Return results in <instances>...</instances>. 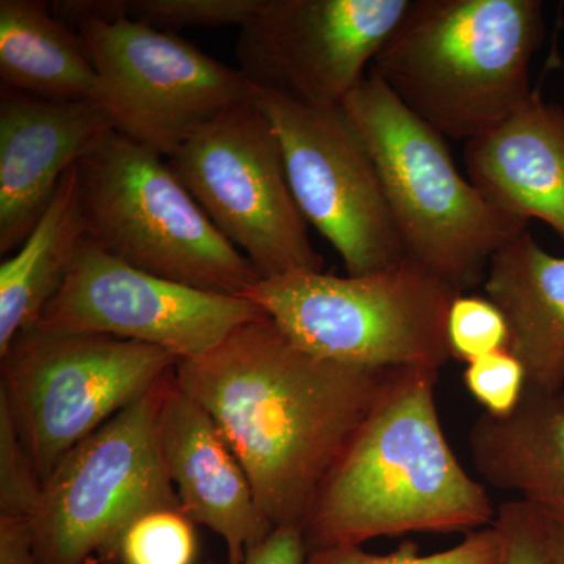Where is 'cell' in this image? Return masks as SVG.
Returning a JSON list of instances; mask_svg holds the SVG:
<instances>
[{"label": "cell", "instance_id": "cell-1", "mask_svg": "<svg viewBox=\"0 0 564 564\" xmlns=\"http://www.w3.org/2000/svg\"><path fill=\"white\" fill-rule=\"evenodd\" d=\"M395 370L318 358L265 317L177 362L174 378L220 426L263 518L304 532L322 485Z\"/></svg>", "mask_w": 564, "mask_h": 564}, {"label": "cell", "instance_id": "cell-2", "mask_svg": "<svg viewBox=\"0 0 564 564\" xmlns=\"http://www.w3.org/2000/svg\"><path fill=\"white\" fill-rule=\"evenodd\" d=\"M437 373H392L318 491L304 525L307 551L492 525L497 508L458 462L441 425Z\"/></svg>", "mask_w": 564, "mask_h": 564}, {"label": "cell", "instance_id": "cell-3", "mask_svg": "<svg viewBox=\"0 0 564 564\" xmlns=\"http://www.w3.org/2000/svg\"><path fill=\"white\" fill-rule=\"evenodd\" d=\"M544 36L540 0H413L370 70L444 139L467 143L532 99Z\"/></svg>", "mask_w": 564, "mask_h": 564}, {"label": "cell", "instance_id": "cell-4", "mask_svg": "<svg viewBox=\"0 0 564 564\" xmlns=\"http://www.w3.org/2000/svg\"><path fill=\"white\" fill-rule=\"evenodd\" d=\"M380 177L406 258L466 293L529 223L500 210L456 169L447 139L370 70L343 106Z\"/></svg>", "mask_w": 564, "mask_h": 564}, {"label": "cell", "instance_id": "cell-5", "mask_svg": "<svg viewBox=\"0 0 564 564\" xmlns=\"http://www.w3.org/2000/svg\"><path fill=\"white\" fill-rule=\"evenodd\" d=\"M459 293L406 258L359 276L267 278L245 299L318 358L362 369L440 372L452 359L447 315Z\"/></svg>", "mask_w": 564, "mask_h": 564}, {"label": "cell", "instance_id": "cell-6", "mask_svg": "<svg viewBox=\"0 0 564 564\" xmlns=\"http://www.w3.org/2000/svg\"><path fill=\"white\" fill-rule=\"evenodd\" d=\"M76 172L87 237L115 258L220 295L245 296L262 280L158 152L113 131Z\"/></svg>", "mask_w": 564, "mask_h": 564}, {"label": "cell", "instance_id": "cell-7", "mask_svg": "<svg viewBox=\"0 0 564 564\" xmlns=\"http://www.w3.org/2000/svg\"><path fill=\"white\" fill-rule=\"evenodd\" d=\"M58 20L80 33L99 80L98 104L115 132L170 159L199 129L250 101L240 69L172 32L126 14V0L51 2Z\"/></svg>", "mask_w": 564, "mask_h": 564}, {"label": "cell", "instance_id": "cell-8", "mask_svg": "<svg viewBox=\"0 0 564 564\" xmlns=\"http://www.w3.org/2000/svg\"><path fill=\"white\" fill-rule=\"evenodd\" d=\"M180 359L107 334L35 325L0 356V400L41 484L69 452L152 391Z\"/></svg>", "mask_w": 564, "mask_h": 564}, {"label": "cell", "instance_id": "cell-9", "mask_svg": "<svg viewBox=\"0 0 564 564\" xmlns=\"http://www.w3.org/2000/svg\"><path fill=\"white\" fill-rule=\"evenodd\" d=\"M166 377L82 441L44 481L31 519L39 564H109L135 519L181 508L159 444Z\"/></svg>", "mask_w": 564, "mask_h": 564}, {"label": "cell", "instance_id": "cell-10", "mask_svg": "<svg viewBox=\"0 0 564 564\" xmlns=\"http://www.w3.org/2000/svg\"><path fill=\"white\" fill-rule=\"evenodd\" d=\"M212 225L262 280L323 272L280 140L254 96L199 129L166 159Z\"/></svg>", "mask_w": 564, "mask_h": 564}, {"label": "cell", "instance_id": "cell-11", "mask_svg": "<svg viewBox=\"0 0 564 564\" xmlns=\"http://www.w3.org/2000/svg\"><path fill=\"white\" fill-rule=\"evenodd\" d=\"M280 140L304 220L333 245L350 276L406 259L366 144L343 109H314L254 88Z\"/></svg>", "mask_w": 564, "mask_h": 564}, {"label": "cell", "instance_id": "cell-12", "mask_svg": "<svg viewBox=\"0 0 564 564\" xmlns=\"http://www.w3.org/2000/svg\"><path fill=\"white\" fill-rule=\"evenodd\" d=\"M413 0H262L236 55L258 90L343 109Z\"/></svg>", "mask_w": 564, "mask_h": 564}, {"label": "cell", "instance_id": "cell-13", "mask_svg": "<svg viewBox=\"0 0 564 564\" xmlns=\"http://www.w3.org/2000/svg\"><path fill=\"white\" fill-rule=\"evenodd\" d=\"M267 314L245 296L220 295L135 269L85 237L61 291L36 325L152 345L198 358Z\"/></svg>", "mask_w": 564, "mask_h": 564}, {"label": "cell", "instance_id": "cell-14", "mask_svg": "<svg viewBox=\"0 0 564 564\" xmlns=\"http://www.w3.org/2000/svg\"><path fill=\"white\" fill-rule=\"evenodd\" d=\"M110 132L98 102H57L0 87V254L21 247L65 174Z\"/></svg>", "mask_w": 564, "mask_h": 564}, {"label": "cell", "instance_id": "cell-15", "mask_svg": "<svg viewBox=\"0 0 564 564\" xmlns=\"http://www.w3.org/2000/svg\"><path fill=\"white\" fill-rule=\"evenodd\" d=\"M158 432L182 511L225 541L226 563H242L274 527L259 510L247 470L220 426L177 384L174 370L163 383Z\"/></svg>", "mask_w": 564, "mask_h": 564}, {"label": "cell", "instance_id": "cell-16", "mask_svg": "<svg viewBox=\"0 0 564 564\" xmlns=\"http://www.w3.org/2000/svg\"><path fill=\"white\" fill-rule=\"evenodd\" d=\"M467 177L500 210L564 237V109L534 91L491 132L464 147Z\"/></svg>", "mask_w": 564, "mask_h": 564}, {"label": "cell", "instance_id": "cell-17", "mask_svg": "<svg viewBox=\"0 0 564 564\" xmlns=\"http://www.w3.org/2000/svg\"><path fill=\"white\" fill-rule=\"evenodd\" d=\"M485 295L507 318L510 345L525 370L527 386L564 389V258L551 254L529 229L489 262Z\"/></svg>", "mask_w": 564, "mask_h": 564}, {"label": "cell", "instance_id": "cell-18", "mask_svg": "<svg viewBox=\"0 0 564 564\" xmlns=\"http://www.w3.org/2000/svg\"><path fill=\"white\" fill-rule=\"evenodd\" d=\"M475 467L494 488L518 494L564 527V397L527 386L513 413L481 414L469 433Z\"/></svg>", "mask_w": 564, "mask_h": 564}, {"label": "cell", "instance_id": "cell-19", "mask_svg": "<svg viewBox=\"0 0 564 564\" xmlns=\"http://www.w3.org/2000/svg\"><path fill=\"white\" fill-rule=\"evenodd\" d=\"M0 87L57 102H98L99 96L80 33L41 0H0Z\"/></svg>", "mask_w": 564, "mask_h": 564}, {"label": "cell", "instance_id": "cell-20", "mask_svg": "<svg viewBox=\"0 0 564 564\" xmlns=\"http://www.w3.org/2000/svg\"><path fill=\"white\" fill-rule=\"evenodd\" d=\"M85 237L87 228L73 166L20 251L0 265V356L18 334L40 322L44 307L68 276Z\"/></svg>", "mask_w": 564, "mask_h": 564}, {"label": "cell", "instance_id": "cell-21", "mask_svg": "<svg viewBox=\"0 0 564 564\" xmlns=\"http://www.w3.org/2000/svg\"><path fill=\"white\" fill-rule=\"evenodd\" d=\"M196 524L182 508H159L140 516L122 533L109 564H195Z\"/></svg>", "mask_w": 564, "mask_h": 564}, {"label": "cell", "instance_id": "cell-22", "mask_svg": "<svg viewBox=\"0 0 564 564\" xmlns=\"http://www.w3.org/2000/svg\"><path fill=\"white\" fill-rule=\"evenodd\" d=\"M502 536L494 525L466 534L462 543L432 555L419 554V545L406 540L389 555H375L361 545L318 549L307 554L304 564H499Z\"/></svg>", "mask_w": 564, "mask_h": 564}, {"label": "cell", "instance_id": "cell-23", "mask_svg": "<svg viewBox=\"0 0 564 564\" xmlns=\"http://www.w3.org/2000/svg\"><path fill=\"white\" fill-rule=\"evenodd\" d=\"M262 0H126V14L162 32L187 28H243Z\"/></svg>", "mask_w": 564, "mask_h": 564}, {"label": "cell", "instance_id": "cell-24", "mask_svg": "<svg viewBox=\"0 0 564 564\" xmlns=\"http://www.w3.org/2000/svg\"><path fill=\"white\" fill-rule=\"evenodd\" d=\"M447 343L452 359L469 364L491 352L508 350L510 326L488 296L459 293L448 310Z\"/></svg>", "mask_w": 564, "mask_h": 564}, {"label": "cell", "instance_id": "cell-25", "mask_svg": "<svg viewBox=\"0 0 564 564\" xmlns=\"http://www.w3.org/2000/svg\"><path fill=\"white\" fill-rule=\"evenodd\" d=\"M43 484L22 444L9 406L0 400V514L32 519Z\"/></svg>", "mask_w": 564, "mask_h": 564}, {"label": "cell", "instance_id": "cell-26", "mask_svg": "<svg viewBox=\"0 0 564 564\" xmlns=\"http://www.w3.org/2000/svg\"><path fill=\"white\" fill-rule=\"evenodd\" d=\"M464 386L494 417L513 413L527 388L524 367L510 350H500L466 364Z\"/></svg>", "mask_w": 564, "mask_h": 564}, {"label": "cell", "instance_id": "cell-27", "mask_svg": "<svg viewBox=\"0 0 564 564\" xmlns=\"http://www.w3.org/2000/svg\"><path fill=\"white\" fill-rule=\"evenodd\" d=\"M492 525L502 536L499 564H549L547 521L522 500H508L497 508Z\"/></svg>", "mask_w": 564, "mask_h": 564}, {"label": "cell", "instance_id": "cell-28", "mask_svg": "<svg viewBox=\"0 0 564 564\" xmlns=\"http://www.w3.org/2000/svg\"><path fill=\"white\" fill-rule=\"evenodd\" d=\"M307 551L303 529L300 527H274L272 533L256 544L240 564H304ZM206 564H228L209 560Z\"/></svg>", "mask_w": 564, "mask_h": 564}, {"label": "cell", "instance_id": "cell-29", "mask_svg": "<svg viewBox=\"0 0 564 564\" xmlns=\"http://www.w3.org/2000/svg\"><path fill=\"white\" fill-rule=\"evenodd\" d=\"M0 564H39L31 519L0 514Z\"/></svg>", "mask_w": 564, "mask_h": 564}, {"label": "cell", "instance_id": "cell-30", "mask_svg": "<svg viewBox=\"0 0 564 564\" xmlns=\"http://www.w3.org/2000/svg\"><path fill=\"white\" fill-rule=\"evenodd\" d=\"M547 521V519H545ZM549 564H564V527L549 522Z\"/></svg>", "mask_w": 564, "mask_h": 564}, {"label": "cell", "instance_id": "cell-31", "mask_svg": "<svg viewBox=\"0 0 564 564\" xmlns=\"http://www.w3.org/2000/svg\"><path fill=\"white\" fill-rule=\"evenodd\" d=\"M562 393H563V397H564V389H563Z\"/></svg>", "mask_w": 564, "mask_h": 564}]
</instances>
